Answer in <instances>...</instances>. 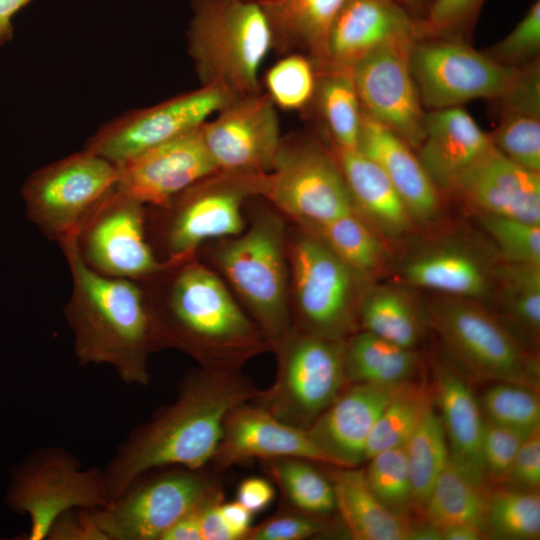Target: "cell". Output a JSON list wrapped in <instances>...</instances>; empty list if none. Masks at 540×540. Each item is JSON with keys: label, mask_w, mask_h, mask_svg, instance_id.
<instances>
[{"label": "cell", "mask_w": 540, "mask_h": 540, "mask_svg": "<svg viewBox=\"0 0 540 540\" xmlns=\"http://www.w3.org/2000/svg\"><path fill=\"white\" fill-rule=\"evenodd\" d=\"M259 392L241 369L200 367L189 372L174 402L135 428L101 470L109 501L149 471L203 469L218 448L227 414Z\"/></svg>", "instance_id": "1"}, {"label": "cell", "mask_w": 540, "mask_h": 540, "mask_svg": "<svg viewBox=\"0 0 540 540\" xmlns=\"http://www.w3.org/2000/svg\"><path fill=\"white\" fill-rule=\"evenodd\" d=\"M164 262L160 271L139 282L155 351L174 348L200 367L241 369L250 358L271 350L260 328L214 272L195 257Z\"/></svg>", "instance_id": "2"}, {"label": "cell", "mask_w": 540, "mask_h": 540, "mask_svg": "<svg viewBox=\"0 0 540 540\" xmlns=\"http://www.w3.org/2000/svg\"><path fill=\"white\" fill-rule=\"evenodd\" d=\"M59 246L72 280L64 316L78 363L107 365L127 385H148V357L155 349L141 284L90 269L78 254L75 238Z\"/></svg>", "instance_id": "3"}, {"label": "cell", "mask_w": 540, "mask_h": 540, "mask_svg": "<svg viewBox=\"0 0 540 540\" xmlns=\"http://www.w3.org/2000/svg\"><path fill=\"white\" fill-rule=\"evenodd\" d=\"M190 54L203 84L237 98L259 92V72L275 43L262 4L255 0H196Z\"/></svg>", "instance_id": "4"}, {"label": "cell", "mask_w": 540, "mask_h": 540, "mask_svg": "<svg viewBox=\"0 0 540 540\" xmlns=\"http://www.w3.org/2000/svg\"><path fill=\"white\" fill-rule=\"evenodd\" d=\"M454 366L467 379L539 388V360L480 302L442 296L426 310Z\"/></svg>", "instance_id": "5"}, {"label": "cell", "mask_w": 540, "mask_h": 540, "mask_svg": "<svg viewBox=\"0 0 540 540\" xmlns=\"http://www.w3.org/2000/svg\"><path fill=\"white\" fill-rule=\"evenodd\" d=\"M285 238L282 221L262 214L246 231L226 240L215 256L272 351L293 328Z\"/></svg>", "instance_id": "6"}, {"label": "cell", "mask_w": 540, "mask_h": 540, "mask_svg": "<svg viewBox=\"0 0 540 540\" xmlns=\"http://www.w3.org/2000/svg\"><path fill=\"white\" fill-rule=\"evenodd\" d=\"M345 341L315 335L295 326L273 349L276 377L252 401L280 421L307 430L348 385Z\"/></svg>", "instance_id": "7"}, {"label": "cell", "mask_w": 540, "mask_h": 540, "mask_svg": "<svg viewBox=\"0 0 540 540\" xmlns=\"http://www.w3.org/2000/svg\"><path fill=\"white\" fill-rule=\"evenodd\" d=\"M222 498L219 482L202 469L165 467L139 476L93 513L106 540H161L182 517Z\"/></svg>", "instance_id": "8"}, {"label": "cell", "mask_w": 540, "mask_h": 540, "mask_svg": "<svg viewBox=\"0 0 540 540\" xmlns=\"http://www.w3.org/2000/svg\"><path fill=\"white\" fill-rule=\"evenodd\" d=\"M251 194L262 195L302 228L356 211L334 156L314 143L282 144L272 168L248 174Z\"/></svg>", "instance_id": "9"}, {"label": "cell", "mask_w": 540, "mask_h": 540, "mask_svg": "<svg viewBox=\"0 0 540 540\" xmlns=\"http://www.w3.org/2000/svg\"><path fill=\"white\" fill-rule=\"evenodd\" d=\"M220 174L213 185L211 176L167 206L147 210L148 238L154 252L158 247L162 254L161 261L195 257L205 241L231 238L244 231L241 207L250 191L241 174Z\"/></svg>", "instance_id": "10"}, {"label": "cell", "mask_w": 540, "mask_h": 540, "mask_svg": "<svg viewBox=\"0 0 540 540\" xmlns=\"http://www.w3.org/2000/svg\"><path fill=\"white\" fill-rule=\"evenodd\" d=\"M118 181V167L86 149L28 178L22 188L26 214L60 245L76 237L82 222Z\"/></svg>", "instance_id": "11"}, {"label": "cell", "mask_w": 540, "mask_h": 540, "mask_svg": "<svg viewBox=\"0 0 540 540\" xmlns=\"http://www.w3.org/2000/svg\"><path fill=\"white\" fill-rule=\"evenodd\" d=\"M8 499L17 512L29 516V540L47 539L54 522L69 510L97 509L109 502L102 471L83 469L61 447L33 452L15 471Z\"/></svg>", "instance_id": "12"}, {"label": "cell", "mask_w": 540, "mask_h": 540, "mask_svg": "<svg viewBox=\"0 0 540 540\" xmlns=\"http://www.w3.org/2000/svg\"><path fill=\"white\" fill-rule=\"evenodd\" d=\"M297 324L306 332L344 340L357 315L358 276L316 235L303 229L287 248Z\"/></svg>", "instance_id": "13"}, {"label": "cell", "mask_w": 540, "mask_h": 540, "mask_svg": "<svg viewBox=\"0 0 540 540\" xmlns=\"http://www.w3.org/2000/svg\"><path fill=\"white\" fill-rule=\"evenodd\" d=\"M410 62L427 110L457 107L475 99L498 100L511 88L519 70L493 60L460 38H418Z\"/></svg>", "instance_id": "14"}, {"label": "cell", "mask_w": 540, "mask_h": 540, "mask_svg": "<svg viewBox=\"0 0 540 540\" xmlns=\"http://www.w3.org/2000/svg\"><path fill=\"white\" fill-rule=\"evenodd\" d=\"M75 244L85 265L107 277L142 282L165 264L148 238L147 207L117 187L82 222Z\"/></svg>", "instance_id": "15"}, {"label": "cell", "mask_w": 540, "mask_h": 540, "mask_svg": "<svg viewBox=\"0 0 540 540\" xmlns=\"http://www.w3.org/2000/svg\"><path fill=\"white\" fill-rule=\"evenodd\" d=\"M417 35L380 46L351 69L363 112L417 150L425 135L424 108L411 69Z\"/></svg>", "instance_id": "16"}, {"label": "cell", "mask_w": 540, "mask_h": 540, "mask_svg": "<svg viewBox=\"0 0 540 540\" xmlns=\"http://www.w3.org/2000/svg\"><path fill=\"white\" fill-rule=\"evenodd\" d=\"M201 132L218 172L257 174L269 171L281 149L276 106L260 92L233 98Z\"/></svg>", "instance_id": "17"}, {"label": "cell", "mask_w": 540, "mask_h": 540, "mask_svg": "<svg viewBox=\"0 0 540 540\" xmlns=\"http://www.w3.org/2000/svg\"><path fill=\"white\" fill-rule=\"evenodd\" d=\"M232 99L220 87L202 84L199 89L143 110L110 127L99 134L87 150L120 165L153 147L199 129Z\"/></svg>", "instance_id": "18"}, {"label": "cell", "mask_w": 540, "mask_h": 540, "mask_svg": "<svg viewBox=\"0 0 540 540\" xmlns=\"http://www.w3.org/2000/svg\"><path fill=\"white\" fill-rule=\"evenodd\" d=\"M117 188L150 208H163L191 186L218 174L201 127L116 165Z\"/></svg>", "instance_id": "19"}, {"label": "cell", "mask_w": 540, "mask_h": 540, "mask_svg": "<svg viewBox=\"0 0 540 540\" xmlns=\"http://www.w3.org/2000/svg\"><path fill=\"white\" fill-rule=\"evenodd\" d=\"M282 457L334 466L307 430L280 421L251 401L233 408L225 417L223 434L211 463L223 470L250 459Z\"/></svg>", "instance_id": "20"}, {"label": "cell", "mask_w": 540, "mask_h": 540, "mask_svg": "<svg viewBox=\"0 0 540 540\" xmlns=\"http://www.w3.org/2000/svg\"><path fill=\"white\" fill-rule=\"evenodd\" d=\"M484 214L540 224V173L493 147L449 185Z\"/></svg>", "instance_id": "21"}, {"label": "cell", "mask_w": 540, "mask_h": 540, "mask_svg": "<svg viewBox=\"0 0 540 540\" xmlns=\"http://www.w3.org/2000/svg\"><path fill=\"white\" fill-rule=\"evenodd\" d=\"M403 384H348L307 432L334 466L357 467L365 461L366 443L378 417Z\"/></svg>", "instance_id": "22"}, {"label": "cell", "mask_w": 540, "mask_h": 540, "mask_svg": "<svg viewBox=\"0 0 540 540\" xmlns=\"http://www.w3.org/2000/svg\"><path fill=\"white\" fill-rule=\"evenodd\" d=\"M405 35L419 33L417 19L400 0H348L330 29L321 72L351 70L380 46Z\"/></svg>", "instance_id": "23"}, {"label": "cell", "mask_w": 540, "mask_h": 540, "mask_svg": "<svg viewBox=\"0 0 540 540\" xmlns=\"http://www.w3.org/2000/svg\"><path fill=\"white\" fill-rule=\"evenodd\" d=\"M494 147L474 118L460 106L427 110L418 150L423 167L440 189Z\"/></svg>", "instance_id": "24"}, {"label": "cell", "mask_w": 540, "mask_h": 540, "mask_svg": "<svg viewBox=\"0 0 540 540\" xmlns=\"http://www.w3.org/2000/svg\"><path fill=\"white\" fill-rule=\"evenodd\" d=\"M358 149L384 171L414 221L428 222L438 215L439 188L414 150L389 128L364 112Z\"/></svg>", "instance_id": "25"}, {"label": "cell", "mask_w": 540, "mask_h": 540, "mask_svg": "<svg viewBox=\"0 0 540 540\" xmlns=\"http://www.w3.org/2000/svg\"><path fill=\"white\" fill-rule=\"evenodd\" d=\"M494 267L476 250L452 243L415 254L400 271L414 287L482 302L491 298Z\"/></svg>", "instance_id": "26"}, {"label": "cell", "mask_w": 540, "mask_h": 540, "mask_svg": "<svg viewBox=\"0 0 540 540\" xmlns=\"http://www.w3.org/2000/svg\"><path fill=\"white\" fill-rule=\"evenodd\" d=\"M468 379L451 364L435 369V400L450 459L477 482L488 485L482 459L484 416ZM490 487V486H489Z\"/></svg>", "instance_id": "27"}, {"label": "cell", "mask_w": 540, "mask_h": 540, "mask_svg": "<svg viewBox=\"0 0 540 540\" xmlns=\"http://www.w3.org/2000/svg\"><path fill=\"white\" fill-rule=\"evenodd\" d=\"M498 101L499 119L490 133L494 147L515 163L540 173L539 58L519 67L511 88Z\"/></svg>", "instance_id": "28"}, {"label": "cell", "mask_w": 540, "mask_h": 540, "mask_svg": "<svg viewBox=\"0 0 540 540\" xmlns=\"http://www.w3.org/2000/svg\"><path fill=\"white\" fill-rule=\"evenodd\" d=\"M334 152L356 211L386 235L407 233L414 220L380 166L359 149Z\"/></svg>", "instance_id": "29"}, {"label": "cell", "mask_w": 540, "mask_h": 540, "mask_svg": "<svg viewBox=\"0 0 540 540\" xmlns=\"http://www.w3.org/2000/svg\"><path fill=\"white\" fill-rule=\"evenodd\" d=\"M330 470L335 509L356 540H408L412 519L389 511L367 485L364 469L337 467Z\"/></svg>", "instance_id": "30"}, {"label": "cell", "mask_w": 540, "mask_h": 540, "mask_svg": "<svg viewBox=\"0 0 540 540\" xmlns=\"http://www.w3.org/2000/svg\"><path fill=\"white\" fill-rule=\"evenodd\" d=\"M348 0H261L275 43L306 52L318 72L325 66L330 29Z\"/></svg>", "instance_id": "31"}, {"label": "cell", "mask_w": 540, "mask_h": 540, "mask_svg": "<svg viewBox=\"0 0 540 540\" xmlns=\"http://www.w3.org/2000/svg\"><path fill=\"white\" fill-rule=\"evenodd\" d=\"M501 310L498 316L528 348L540 336V264L505 262L493 272L494 297Z\"/></svg>", "instance_id": "32"}, {"label": "cell", "mask_w": 540, "mask_h": 540, "mask_svg": "<svg viewBox=\"0 0 540 540\" xmlns=\"http://www.w3.org/2000/svg\"><path fill=\"white\" fill-rule=\"evenodd\" d=\"M417 363L415 349L402 347L365 330L345 342L344 368L348 384L400 385L409 382Z\"/></svg>", "instance_id": "33"}, {"label": "cell", "mask_w": 540, "mask_h": 540, "mask_svg": "<svg viewBox=\"0 0 540 540\" xmlns=\"http://www.w3.org/2000/svg\"><path fill=\"white\" fill-rule=\"evenodd\" d=\"M489 489L449 459L432 487L421 520L439 529L453 524H473L486 533Z\"/></svg>", "instance_id": "34"}, {"label": "cell", "mask_w": 540, "mask_h": 540, "mask_svg": "<svg viewBox=\"0 0 540 540\" xmlns=\"http://www.w3.org/2000/svg\"><path fill=\"white\" fill-rule=\"evenodd\" d=\"M357 316L363 330L402 347L414 349L423 334L424 315L400 287L370 289L358 304Z\"/></svg>", "instance_id": "35"}, {"label": "cell", "mask_w": 540, "mask_h": 540, "mask_svg": "<svg viewBox=\"0 0 540 540\" xmlns=\"http://www.w3.org/2000/svg\"><path fill=\"white\" fill-rule=\"evenodd\" d=\"M315 96L334 148L359 147L363 110L351 70L319 72Z\"/></svg>", "instance_id": "36"}, {"label": "cell", "mask_w": 540, "mask_h": 540, "mask_svg": "<svg viewBox=\"0 0 540 540\" xmlns=\"http://www.w3.org/2000/svg\"><path fill=\"white\" fill-rule=\"evenodd\" d=\"M405 450L412 484L413 514L421 519L432 487L450 459L444 428L432 404L405 444Z\"/></svg>", "instance_id": "37"}, {"label": "cell", "mask_w": 540, "mask_h": 540, "mask_svg": "<svg viewBox=\"0 0 540 540\" xmlns=\"http://www.w3.org/2000/svg\"><path fill=\"white\" fill-rule=\"evenodd\" d=\"M302 229L319 237L358 277L375 272L384 262L381 240L357 211Z\"/></svg>", "instance_id": "38"}, {"label": "cell", "mask_w": 540, "mask_h": 540, "mask_svg": "<svg viewBox=\"0 0 540 540\" xmlns=\"http://www.w3.org/2000/svg\"><path fill=\"white\" fill-rule=\"evenodd\" d=\"M262 464L289 506L326 517L336 510L332 483L313 465L314 462L282 457L262 460Z\"/></svg>", "instance_id": "39"}, {"label": "cell", "mask_w": 540, "mask_h": 540, "mask_svg": "<svg viewBox=\"0 0 540 540\" xmlns=\"http://www.w3.org/2000/svg\"><path fill=\"white\" fill-rule=\"evenodd\" d=\"M486 535L487 539H539V491L504 485L490 487L487 499Z\"/></svg>", "instance_id": "40"}, {"label": "cell", "mask_w": 540, "mask_h": 540, "mask_svg": "<svg viewBox=\"0 0 540 540\" xmlns=\"http://www.w3.org/2000/svg\"><path fill=\"white\" fill-rule=\"evenodd\" d=\"M431 404L424 387L404 383L378 417L366 443L365 461L381 451L404 446Z\"/></svg>", "instance_id": "41"}, {"label": "cell", "mask_w": 540, "mask_h": 540, "mask_svg": "<svg viewBox=\"0 0 540 540\" xmlns=\"http://www.w3.org/2000/svg\"><path fill=\"white\" fill-rule=\"evenodd\" d=\"M368 460L364 476L372 493L389 511L411 519L413 493L405 445L381 451Z\"/></svg>", "instance_id": "42"}, {"label": "cell", "mask_w": 540, "mask_h": 540, "mask_svg": "<svg viewBox=\"0 0 540 540\" xmlns=\"http://www.w3.org/2000/svg\"><path fill=\"white\" fill-rule=\"evenodd\" d=\"M318 70L304 54H289L265 74L267 95L276 107L300 110L315 97Z\"/></svg>", "instance_id": "43"}, {"label": "cell", "mask_w": 540, "mask_h": 540, "mask_svg": "<svg viewBox=\"0 0 540 540\" xmlns=\"http://www.w3.org/2000/svg\"><path fill=\"white\" fill-rule=\"evenodd\" d=\"M485 419L497 424L531 430L540 425L538 390L511 382H494L479 402Z\"/></svg>", "instance_id": "44"}, {"label": "cell", "mask_w": 540, "mask_h": 540, "mask_svg": "<svg viewBox=\"0 0 540 540\" xmlns=\"http://www.w3.org/2000/svg\"><path fill=\"white\" fill-rule=\"evenodd\" d=\"M481 222L503 261L540 264V224L491 214Z\"/></svg>", "instance_id": "45"}, {"label": "cell", "mask_w": 540, "mask_h": 540, "mask_svg": "<svg viewBox=\"0 0 540 540\" xmlns=\"http://www.w3.org/2000/svg\"><path fill=\"white\" fill-rule=\"evenodd\" d=\"M531 430L497 424L484 418L482 459L490 487L505 484L514 457Z\"/></svg>", "instance_id": "46"}, {"label": "cell", "mask_w": 540, "mask_h": 540, "mask_svg": "<svg viewBox=\"0 0 540 540\" xmlns=\"http://www.w3.org/2000/svg\"><path fill=\"white\" fill-rule=\"evenodd\" d=\"M540 0H534L517 25L485 53L493 60L519 68L539 58Z\"/></svg>", "instance_id": "47"}, {"label": "cell", "mask_w": 540, "mask_h": 540, "mask_svg": "<svg viewBox=\"0 0 540 540\" xmlns=\"http://www.w3.org/2000/svg\"><path fill=\"white\" fill-rule=\"evenodd\" d=\"M485 0H432L417 19L420 38H460L472 27Z\"/></svg>", "instance_id": "48"}, {"label": "cell", "mask_w": 540, "mask_h": 540, "mask_svg": "<svg viewBox=\"0 0 540 540\" xmlns=\"http://www.w3.org/2000/svg\"><path fill=\"white\" fill-rule=\"evenodd\" d=\"M333 527L326 516L287 506L259 525L251 527L245 540H304L326 534Z\"/></svg>", "instance_id": "49"}, {"label": "cell", "mask_w": 540, "mask_h": 540, "mask_svg": "<svg viewBox=\"0 0 540 540\" xmlns=\"http://www.w3.org/2000/svg\"><path fill=\"white\" fill-rule=\"evenodd\" d=\"M504 486L539 491L540 425L534 427L520 445Z\"/></svg>", "instance_id": "50"}, {"label": "cell", "mask_w": 540, "mask_h": 540, "mask_svg": "<svg viewBox=\"0 0 540 540\" xmlns=\"http://www.w3.org/2000/svg\"><path fill=\"white\" fill-rule=\"evenodd\" d=\"M93 510L76 508L65 512L54 522L47 539L106 540L95 522Z\"/></svg>", "instance_id": "51"}, {"label": "cell", "mask_w": 540, "mask_h": 540, "mask_svg": "<svg viewBox=\"0 0 540 540\" xmlns=\"http://www.w3.org/2000/svg\"><path fill=\"white\" fill-rule=\"evenodd\" d=\"M236 496V500L254 514L269 506L275 497V490L268 480L250 477L239 484Z\"/></svg>", "instance_id": "52"}, {"label": "cell", "mask_w": 540, "mask_h": 540, "mask_svg": "<svg viewBox=\"0 0 540 540\" xmlns=\"http://www.w3.org/2000/svg\"><path fill=\"white\" fill-rule=\"evenodd\" d=\"M223 500L210 501L198 509L203 540H236L219 511V503Z\"/></svg>", "instance_id": "53"}, {"label": "cell", "mask_w": 540, "mask_h": 540, "mask_svg": "<svg viewBox=\"0 0 540 540\" xmlns=\"http://www.w3.org/2000/svg\"><path fill=\"white\" fill-rule=\"evenodd\" d=\"M219 511L235 539L245 540L251 529L253 513L237 500L231 502L221 501L219 503Z\"/></svg>", "instance_id": "54"}, {"label": "cell", "mask_w": 540, "mask_h": 540, "mask_svg": "<svg viewBox=\"0 0 540 540\" xmlns=\"http://www.w3.org/2000/svg\"><path fill=\"white\" fill-rule=\"evenodd\" d=\"M198 509L190 512L174 523L162 535L161 540H203L198 518Z\"/></svg>", "instance_id": "55"}, {"label": "cell", "mask_w": 540, "mask_h": 540, "mask_svg": "<svg viewBox=\"0 0 540 540\" xmlns=\"http://www.w3.org/2000/svg\"><path fill=\"white\" fill-rule=\"evenodd\" d=\"M442 540H483L487 539L485 531L473 524H453L440 529Z\"/></svg>", "instance_id": "56"}, {"label": "cell", "mask_w": 540, "mask_h": 540, "mask_svg": "<svg viewBox=\"0 0 540 540\" xmlns=\"http://www.w3.org/2000/svg\"><path fill=\"white\" fill-rule=\"evenodd\" d=\"M408 540H442V534L438 527L427 521H412Z\"/></svg>", "instance_id": "57"}, {"label": "cell", "mask_w": 540, "mask_h": 540, "mask_svg": "<svg viewBox=\"0 0 540 540\" xmlns=\"http://www.w3.org/2000/svg\"><path fill=\"white\" fill-rule=\"evenodd\" d=\"M30 0H0V19L10 20L11 16Z\"/></svg>", "instance_id": "58"}, {"label": "cell", "mask_w": 540, "mask_h": 540, "mask_svg": "<svg viewBox=\"0 0 540 540\" xmlns=\"http://www.w3.org/2000/svg\"><path fill=\"white\" fill-rule=\"evenodd\" d=\"M11 35L10 20L0 19V43L7 40Z\"/></svg>", "instance_id": "59"}, {"label": "cell", "mask_w": 540, "mask_h": 540, "mask_svg": "<svg viewBox=\"0 0 540 540\" xmlns=\"http://www.w3.org/2000/svg\"><path fill=\"white\" fill-rule=\"evenodd\" d=\"M405 6L406 8L408 7V5H415L416 1L418 0H400Z\"/></svg>", "instance_id": "60"}, {"label": "cell", "mask_w": 540, "mask_h": 540, "mask_svg": "<svg viewBox=\"0 0 540 540\" xmlns=\"http://www.w3.org/2000/svg\"><path fill=\"white\" fill-rule=\"evenodd\" d=\"M255 1H261V0H255Z\"/></svg>", "instance_id": "61"}]
</instances>
